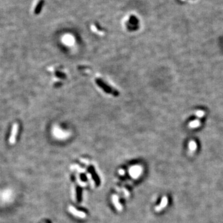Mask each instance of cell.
<instances>
[{
  "label": "cell",
  "mask_w": 223,
  "mask_h": 223,
  "mask_svg": "<svg viewBox=\"0 0 223 223\" xmlns=\"http://www.w3.org/2000/svg\"><path fill=\"white\" fill-rule=\"evenodd\" d=\"M143 172V169L140 166H134L130 167L129 170V174L134 179H137L140 177Z\"/></svg>",
  "instance_id": "obj_1"
},
{
  "label": "cell",
  "mask_w": 223,
  "mask_h": 223,
  "mask_svg": "<svg viewBox=\"0 0 223 223\" xmlns=\"http://www.w3.org/2000/svg\"><path fill=\"white\" fill-rule=\"evenodd\" d=\"M12 196V192L11 190L6 189L3 191L0 195L1 200L4 202H8L11 199Z\"/></svg>",
  "instance_id": "obj_2"
},
{
  "label": "cell",
  "mask_w": 223,
  "mask_h": 223,
  "mask_svg": "<svg viewBox=\"0 0 223 223\" xmlns=\"http://www.w3.org/2000/svg\"><path fill=\"white\" fill-rule=\"evenodd\" d=\"M68 210L69 211L73 214V215L74 216L80 217V218H84V217H86V213H84V212L82 211H81L77 210L75 208L72 206H70V207H69Z\"/></svg>",
  "instance_id": "obj_3"
},
{
  "label": "cell",
  "mask_w": 223,
  "mask_h": 223,
  "mask_svg": "<svg viewBox=\"0 0 223 223\" xmlns=\"http://www.w3.org/2000/svg\"><path fill=\"white\" fill-rule=\"evenodd\" d=\"M96 82H97V84H98V86H100V87L102 88V89H104V91H105V92L113 94V95H114V96H117V93H114V92L112 91L111 88L110 87L107 86V85H106V84L103 82L101 80H100V79H97V80L96 81Z\"/></svg>",
  "instance_id": "obj_4"
},
{
  "label": "cell",
  "mask_w": 223,
  "mask_h": 223,
  "mask_svg": "<svg viewBox=\"0 0 223 223\" xmlns=\"http://www.w3.org/2000/svg\"><path fill=\"white\" fill-rule=\"evenodd\" d=\"M167 202H168L167 198L166 197V196H164V197L162 198V200H161V204L159 205H158V206H156V207H155V211H158V212H159V211H160L162 210V209L166 207V206H167Z\"/></svg>",
  "instance_id": "obj_5"
},
{
  "label": "cell",
  "mask_w": 223,
  "mask_h": 223,
  "mask_svg": "<svg viewBox=\"0 0 223 223\" xmlns=\"http://www.w3.org/2000/svg\"><path fill=\"white\" fill-rule=\"evenodd\" d=\"M112 202L117 210L120 211L122 210V206L120 203L119 200H118V196L117 195H114L112 196Z\"/></svg>",
  "instance_id": "obj_6"
},
{
  "label": "cell",
  "mask_w": 223,
  "mask_h": 223,
  "mask_svg": "<svg viewBox=\"0 0 223 223\" xmlns=\"http://www.w3.org/2000/svg\"><path fill=\"white\" fill-rule=\"evenodd\" d=\"M188 147H189L188 154H193L194 153V152L196 150L197 145H196V143L195 141H193V140H191V141H190L189 144H188Z\"/></svg>",
  "instance_id": "obj_7"
},
{
  "label": "cell",
  "mask_w": 223,
  "mask_h": 223,
  "mask_svg": "<svg viewBox=\"0 0 223 223\" xmlns=\"http://www.w3.org/2000/svg\"><path fill=\"white\" fill-rule=\"evenodd\" d=\"M44 3H45V1H44V0H40V1H38L36 8H35V13L36 14H39L41 10H42V7H43L44 5Z\"/></svg>",
  "instance_id": "obj_8"
},
{
  "label": "cell",
  "mask_w": 223,
  "mask_h": 223,
  "mask_svg": "<svg viewBox=\"0 0 223 223\" xmlns=\"http://www.w3.org/2000/svg\"><path fill=\"white\" fill-rule=\"evenodd\" d=\"M200 125H201L200 120H199V119H197L190 122L189 125H188V126H189L190 128H197L198 126H200Z\"/></svg>",
  "instance_id": "obj_9"
},
{
  "label": "cell",
  "mask_w": 223,
  "mask_h": 223,
  "mask_svg": "<svg viewBox=\"0 0 223 223\" xmlns=\"http://www.w3.org/2000/svg\"><path fill=\"white\" fill-rule=\"evenodd\" d=\"M205 112L203 110H197L195 112V116H196L199 118H202L203 116H205Z\"/></svg>",
  "instance_id": "obj_10"
},
{
  "label": "cell",
  "mask_w": 223,
  "mask_h": 223,
  "mask_svg": "<svg viewBox=\"0 0 223 223\" xmlns=\"http://www.w3.org/2000/svg\"><path fill=\"white\" fill-rule=\"evenodd\" d=\"M76 178H77V181H78V184H79V185L80 186H81V187H85V186L87 185L86 183L82 182L81 181L80 178H79L78 174L76 175Z\"/></svg>",
  "instance_id": "obj_11"
},
{
  "label": "cell",
  "mask_w": 223,
  "mask_h": 223,
  "mask_svg": "<svg viewBox=\"0 0 223 223\" xmlns=\"http://www.w3.org/2000/svg\"><path fill=\"white\" fill-rule=\"evenodd\" d=\"M87 177L88 180H89V182H90L91 185L93 187H94L95 183H94V180H93V179H92V177H91V174L87 173Z\"/></svg>",
  "instance_id": "obj_12"
},
{
  "label": "cell",
  "mask_w": 223,
  "mask_h": 223,
  "mask_svg": "<svg viewBox=\"0 0 223 223\" xmlns=\"http://www.w3.org/2000/svg\"><path fill=\"white\" fill-rule=\"evenodd\" d=\"M125 170H123V169H120L119 170H118V173H120V175H125Z\"/></svg>",
  "instance_id": "obj_13"
}]
</instances>
